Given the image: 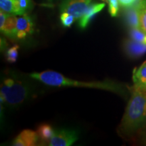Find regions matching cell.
I'll use <instances>...</instances> for the list:
<instances>
[{"instance_id":"2e32d148","label":"cell","mask_w":146,"mask_h":146,"mask_svg":"<svg viewBox=\"0 0 146 146\" xmlns=\"http://www.w3.org/2000/svg\"><path fill=\"white\" fill-rule=\"evenodd\" d=\"M31 8V0H16V15L21 16L27 14Z\"/></svg>"},{"instance_id":"7402d4cb","label":"cell","mask_w":146,"mask_h":146,"mask_svg":"<svg viewBox=\"0 0 146 146\" xmlns=\"http://www.w3.org/2000/svg\"><path fill=\"white\" fill-rule=\"evenodd\" d=\"M143 139L144 140V142L146 143V128H145V130L144 131L143 133Z\"/></svg>"},{"instance_id":"7c38bea8","label":"cell","mask_w":146,"mask_h":146,"mask_svg":"<svg viewBox=\"0 0 146 146\" xmlns=\"http://www.w3.org/2000/svg\"><path fill=\"white\" fill-rule=\"evenodd\" d=\"M133 79L137 86L141 87L146 85V61L134 71Z\"/></svg>"},{"instance_id":"e0dca14e","label":"cell","mask_w":146,"mask_h":146,"mask_svg":"<svg viewBox=\"0 0 146 146\" xmlns=\"http://www.w3.org/2000/svg\"><path fill=\"white\" fill-rule=\"evenodd\" d=\"M130 35L135 41L146 44V33L140 28H131Z\"/></svg>"},{"instance_id":"5b68a950","label":"cell","mask_w":146,"mask_h":146,"mask_svg":"<svg viewBox=\"0 0 146 146\" xmlns=\"http://www.w3.org/2000/svg\"><path fill=\"white\" fill-rule=\"evenodd\" d=\"M78 139L77 132L70 129H59L56 130L50 141V146H69Z\"/></svg>"},{"instance_id":"4fadbf2b","label":"cell","mask_w":146,"mask_h":146,"mask_svg":"<svg viewBox=\"0 0 146 146\" xmlns=\"http://www.w3.org/2000/svg\"><path fill=\"white\" fill-rule=\"evenodd\" d=\"M55 131L53 129L52 126L48 124H43L38 128L36 133L39 135V138L44 141L49 143L50 139L54 135Z\"/></svg>"},{"instance_id":"ffe728a7","label":"cell","mask_w":146,"mask_h":146,"mask_svg":"<svg viewBox=\"0 0 146 146\" xmlns=\"http://www.w3.org/2000/svg\"><path fill=\"white\" fill-rule=\"evenodd\" d=\"M109 5V12L111 16L115 17L117 16L118 9V5H119V1L118 0H108Z\"/></svg>"},{"instance_id":"ba28073f","label":"cell","mask_w":146,"mask_h":146,"mask_svg":"<svg viewBox=\"0 0 146 146\" xmlns=\"http://www.w3.org/2000/svg\"><path fill=\"white\" fill-rule=\"evenodd\" d=\"M39 137L38 133L32 130L26 129L20 133L14 139L12 145L14 146H34L36 145Z\"/></svg>"},{"instance_id":"3957f363","label":"cell","mask_w":146,"mask_h":146,"mask_svg":"<svg viewBox=\"0 0 146 146\" xmlns=\"http://www.w3.org/2000/svg\"><path fill=\"white\" fill-rule=\"evenodd\" d=\"M35 94V90L30 82L15 76L5 78L1 85V103L12 108L23 105Z\"/></svg>"},{"instance_id":"d6986e66","label":"cell","mask_w":146,"mask_h":146,"mask_svg":"<svg viewBox=\"0 0 146 146\" xmlns=\"http://www.w3.org/2000/svg\"><path fill=\"white\" fill-rule=\"evenodd\" d=\"M60 20H61V23L64 27H70L74 23L75 18L72 15L67 13V12H62L60 16Z\"/></svg>"},{"instance_id":"9c48e42d","label":"cell","mask_w":146,"mask_h":146,"mask_svg":"<svg viewBox=\"0 0 146 146\" xmlns=\"http://www.w3.org/2000/svg\"><path fill=\"white\" fill-rule=\"evenodd\" d=\"M124 49L129 57L139 58L146 53V44L131 39L125 42Z\"/></svg>"},{"instance_id":"ac0fdd59","label":"cell","mask_w":146,"mask_h":146,"mask_svg":"<svg viewBox=\"0 0 146 146\" xmlns=\"http://www.w3.org/2000/svg\"><path fill=\"white\" fill-rule=\"evenodd\" d=\"M18 50H19V46H18V45H15L12 47H10V48L7 51V61L11 63L15 62L18 58Z\"/></svg>"},{"instance_id":"30bf717a","label":"cell","mask_w":146,"mask_h":146,"mask_svg":"<svg viewBox=\"0 0 146 146\" xmlns=\"http://www.w3.org/2000/svg\"><path fill=\"white\" fill-rule=\"evenodd\" d=\"M105 3H92L90 4V6L87 11V12L79 19L78 21V25L81 29H85L92 20V18L96 15L97 14L99 13L102 9L104 8Z\"/></svg>"},{"instance_id":"603a6c76","label":"cell","mask_w":146,"mask_h":146,"mask_svg":"<svg viewBox=\"0 0 146 146\" xmlns=\"http://www.w3.org/2000/svg\"><path fill=\"white\" fill-rule=\"evenodd\" d=\"M139 87V86H138ZM140 87V88H141L142 90H143L144 92H145L146 93V85H143V86H141V87Z\"/></svg>"},{"instance_id":"277c9868","label":"cell","mask_w":146,"mask_h":146,"mask_svg":"<svg viewBox=\"0 0 146 146\" xmlns=\"http://www.w3.org/2000/svg\"><path fill=\"white\" fill-rule=\"evenodd\" d=\"M90 3L86 0H64L60 5V10L62 13L67 12L74 16L75 20H79L88 10Z\"/></svg>"},{"instance_id":"9a60e30c","label":"cell","mask_w":146,"mask_h":146,"mask_svg":"<svg viewBox=\"0 0 146 146\" xmlns=\"http://www.w3.org/2000/svg\"><path fill=\"white\" fill-rule=\"evenodd\" d=\"M0 8L3 12L16 15V0H0Z\"/></svg>"},{"instance_id":"52a82bcc","label":"cell","mask_w":146,"mask_h":146,"mask_svg":"<svg viewBox=\"0 0 146 146\" xmlns=\"http://www.w3.org/2000/svg\"><path fill=\"white\" fill-rule=\"evenodd\" d=\"M33 23L27 14L19 16L16 21V37L22 39L33 32Z\"/></svg>"},{"instance_id":"7a4b0ae2","label":"cell","mask_w":146,"mask_h":146,"mask_svg":"<svg viewBox=\"0 0 146 146\" xmlns=\"http://www.w3.org/2000/svg\"><path fill=\"white\" fill-rule=\"evenodd\" d=\"M146 124V93L135 85L119 126L122 135H130Z\"/></svg>"},{"instance_id":"5bb4252c","label":"cell","mask_w":146,"mask_h":146,"mask_svg":"<svg viewBox=\"0 0 146 146\" xmlns=\"http://www.w3.org/2000/svg\"><path fill=\"white\" fill-rule=\"evenodd\" d=\"M139 15L140 29L146 33V0H136Z\"/></svg>"},{"instance_id":"44dd1931","label":"cell","mask_w":146,"mask_h":146,"mask_svg":"<svg viewBox=\"0 0 146 146\" xmlns=\"http://www.w3.org/2000/svg\"><path fill=\"white\" fill-rule=\"evenodd\" d=\"M120 5L124 8H129L135 3L136 0H118Z\"/></svg>"},{"instance_id":"cb8c5ba5","label":"cell","mask_w":146,"mask_h":146,"mask_svg":"<svg viewBox=\"0 0 146 146\" xmlns=\"http://www.w3.org/2000/svg\"><path fill=\"white\" fill-rule=\"evenodd\" d=\"M86 1H91V0H86Z\"/></svg>"},{"instance_id":"8fae6325","label":"cell","mask_w":146,"mask_h":146,"mask_svg":"<svg viewBox=\"0 0 146 146\" xmlns=\"http://www.w3.org/2000/svg\"><path fill=\"white\" fill-rule=\"evenodd\" d=\"M126 18L128 25L131 28H140L139 15L138 7L136 3H134L132 6L127 8Z\"/></svg>"},{"instance_id":"8992f818","label":"cell","mask_w":146,"mask_h":146,"mask_svg":"<svg viewBox=\"0 0 146 146\" xmlns=\"http://www.w3.org/2000/svg\"><path fill=\"white\" fill-rule=\"evenodd\" d=\"M16 15L0 12V29L1 33L10 37H16Z\"/></svg>"},{"instance_id":"6da1fadb","label":"cell","mask_w":146,"mask_h":146,"mask_svg":"<svg viewBox=\"0 0 146 146\" xmlns=\"http://www.w3.org/2000/svg\"><path fill=\"white\" fill-rule=\"evenodd\" d=\"M31 78L41 82L45 85L53 87H87L109 91L116 94H123L125 89L123 85L116 82L106 80L104 81H81L67 78L54 70H45L41 72H33L29 74Z\"/></svg>"}]
</instances>
